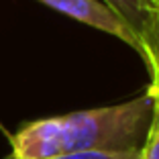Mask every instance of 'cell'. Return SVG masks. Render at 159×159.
<instances>
[{
    "mask_svg": "<svg viewBox=\"0 0 159 159\" xmlns=\"http://www.w3.org/2000/svg\"><path fill=\"white\" fill-rule=\"evenodd\" d=\"M141 57L145 61L147 70H149V78H151L147 94L153 98L155 108H159V10H157L151 35L145 43V49H143V55Z\"/></svg>",
    "mask_w": 159,
    "mask_h": 159,
    "instance_id": "obj_4",
    "label": "cell"
},
{
    "mask_svg": "<svg viewBox=\"0 0 159 159\" xmlns=\"http://www.w3.org/2000/svg\"><path fill=\"white\" fill-rule=\"evenodd\" d=\"M55 159H139V149L137 151H82V153L61 155V157Z\"/></svg>",
    "mask_w": 159,
    "mask_h": 159,
    "instance_id": "obj_6",
    "label": "cell"
},
{
    "mask_svg": "<svg viewBox=\"0 0 159 159\" xmlns=\"http://www.w3.org/2000/svg\"><path fill=\"white\" fill-rule=\"evenodd\" d=\"M102 2L110 6L129 25V29L135 33L137 41H139V53L143 55L145 43L151 35V29H153L159 10V0H102Z\"/></svg>",
    "mask_w": 159,
    "mask_h": 159,
    "instance_id": "obj_3",
    "label": "cell"
},
{
    "mask_svg": "<svg viewBox=\"0 0 159 159\" xmlns=\"http://www.w3.org/2000/svg\"><path fill=\"white\" fill-rule=\"evenodd\" d=\"M139 159H159V108H155V104L149 131H147L145 141L139 149Z\"/></svg>",
    "mask_w": 159,
    "mask_h": 159,
    "instance_id": "obj_5",
    "label": "cell"
},
{
    "mask_svg": "<svg viewBox=\"0 0 159 159\" xmlns=\"http://www.w3.org/2000/svg\"><path fill=\"white\" fill-rule=\"evenodd\" d=\"M153 118V98L27 122L10 137V159H55L82 151H137Z\"/></svg>",
    "mask_w": 159,
    "mask_h": 159,
    "instance_id": "obj_1",
    "label": "cell"
},
{
    "mask_svg": "<svg viewBox=\"0 0 159 159\" xmlns=\"http://www.w3.org/2000/svg\"><path fill=\"white\" fill-rule=\"evenodd\" d=\"M39 2L82 25H88L92 29L112 35V37L120 39L122 43H126L129 47H133L135 51H139V41H137L135 33L102 0H39Z\"/></svg>",
    "mask_w": 159,
    "mask_h": 159,
    "instance_id": "obj_2",
    "label": "cell"
}]
</instances>
